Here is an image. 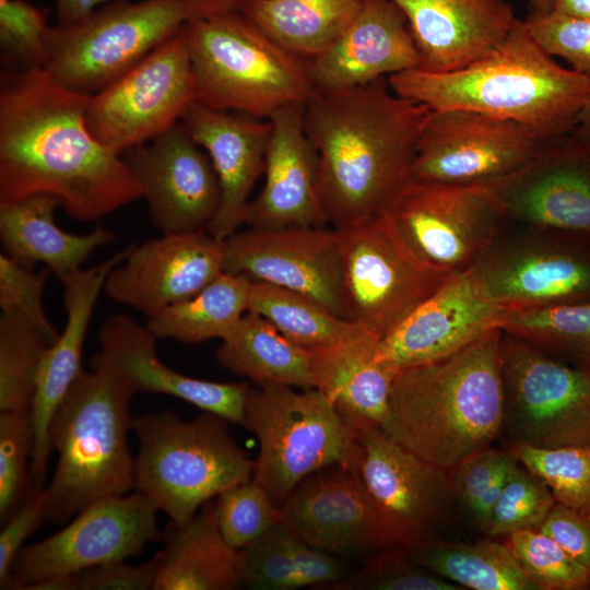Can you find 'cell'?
<instances>
[{
	"label": "cell",
	"instance_id": "cell-33",
	"mask_svg": "<svg viewBox=\"0 0 590 590\" xmlns=\"http://www.w3.org/2000/svg\"><path fill=\"white\" fill-rule=\"evenodd\" d=\"M215 357L223 368L257 386L315 388L309 350L252 311H247L222 339Z\"/></svg>",
	"mask_w": 590,
	"mask_h": 590
},
{
	"label": "cell",
	"instance_id": "cell-57",
	"mask_svg": "<svg viewBox=\"0 0 590 590\" xmlns=\"http://www.w3.org/2000/svg\"><path fill=\"white\" fill-rule=\"evenodd\" d=\"M190 19H204L238 11L244 0H180Z\"/></svg>",
	"mask_w": 590,
	"mask_h": 590
},
{
	"label": "cell",
	"instance_id": "cell-35",
	"mask_svg": "<svg viewBox=\"0 0 590 590\" xmlns=\"http://www.w3.org/2000/svg\"><path fill=\"white\" fill-rule=\"evenodd\" d=\"M408 548L418 564L463 589L540 590L506 543L453 542L433 534Z\"/></svg>",
	"mask_w": 590,
	"mask_h": 590
},
{
	"label": "cell",
	"instance_id": "cell-52",
	"mask_svg": "<svg viewBox=\"0 0 590 590\" xmlns=\"http://www.w3.org/2000/svg\"><path fill=\"white\" fill-rule=\"evenodd\" d=\"M507 456L504 448L488 447L469 456L449 471L455 500L471 512Z\"/></svg>",
	"mask_w": 590,
	"mask_h": 590
},
{
	"label": "cell",
	"instance_id": "cell-18",
	"mask_svg": "<svg viewBox=\"0 0 590 590\" xmlns=\"http://www.w3.org/2000/svg\"><path fill=\"white\" fill-rule=\"evenodd\" d=\"M357 470L393 544L434 534L455 500L446 471L390 439L380 427L357 437Z\"/></svg>",
	"mask_w": 590,
	"mask_h": 590
},
{
	"label": "cell",
	"instance_id": "cell-11",
	"mask_svg": "<svg viewBox=\"0 0 590 590\" xmlns=\"http://www.w3.org/2000/svg\"><path fill=\"white\" fill-rule=\"evenodd\" d=\"M469 272L506 311L590 302V235L507 221Z\"/></svg>",
	"mask_w": 590,
	"mask_h": 590
},
{
	"label": "cell",
	"instance_id": "cell-12",
	"mask_svg": "<svg viewBox=\"0 0 590 590\" xmlns=\"http://www.w3.org/2000/svg\"><path fill=\"white\" fill-rule=\"evenodd\" d=\"M502 384L505 445L590 447V368L504 332Z\"/></svg>",
	"mask_w": 590,
	"mask_h": 590
},
{
	"label": "cell",
	"instance_id": "cell-13",
	"mask_svg": "<svg viewBox=\"0 0 590 590\" xmlns=\"http://www.w3.org/2000/svg\"><path fill=\"white\" fill-rule=\"evenodd\" d=\"M197 103L182 27L111 85L90 96L85 121L92 135L121 155L179 122Z\"/></svg>",
	"mask_w": 590,
	"mask_h": 590
},
{
	"label": "cell",
	"instance_id": "cell-37",
	"mask_svg": "<svg viewBox=\"0 0 590 590\" xmlns=\"http://www.w3.org/2000/svg\"><path fill=\"white\" fill-rule=\"evenodd\" d=\"M248 311L262 316L287 339L306 349L364 331L306 295L261 281H251Z\"/></svg>",
	"mask_w": 590,
	"mask_h": 590
},
{
	"label": "cell",
	"instance_id": "cell-39",
	"mask_svg": "<svg viewBox=\"0 0 590 590\" xmlns=\"http://www.w3.org/2000/svg\"><path fill=\"white\" fill-rule=\"evenodd\" d=\"M52 342L14 312L0 317V412L31 411L44 356Z\"/></svg>",
	"mask_w": 590,
	"mask_h": 590
},
{
	"label": "cell",
	"instance_id": "cell-29",
	"mask_svg": "<svg viewBox=\"0 0 590 590\" xmlns=\"http://www.w3.org/2000/svg\"><path fill=\"white\" fill-rule=\"evenodd\" d=\"M404 14L418 69L449 72L491 52L517 17L506 0H391Z\"/></svg>",
	"mask_w": 590,
	"mask_h": 590
},
{
	"label": "cell",
	"instance_id": "cell-19",
	"mask_svg": "<svg viewBox=\"0 0 590 590\" xmlns=\"http://www.w3.org/2000/svg\"><path fill=\"white\" fill-rule=\"evenodd\" d=\"M223 272L300 293L344 318L343 270L333 229L235 232L224 240Z\"/></svg>",
	"mask_w": 590,
	"mask_h": 590
},
{
	"label": "cell",
	"instance_id": "cell-5",
	"mask_svg": "<svg viewBox=\"0 0 590 590\" xmlns=\"http://www.w3.org/2000/svg\"><path fill=\"white\" fill-rule=\"evenodd\" d=\"M133 393L123 379L97 365L73 380L49 426L57 462L44 487V522L62 524L94 502L133 489Z\"/></svg>",
	"mask_w": 590,
	"mask_h": 590
},
{
	"label": "cell",
	"instance_id": "cell-25",
	"mask_svg": "<svg viewBox=\"0 0 590 590\" xmlns=\"http://www.w3.org/2000/svg\"><path fill=\"white\" fill-rule=\"evenodd\" d=\"M304 104H291L270 118L264 184L250 201L244 224L255 229L323 227L329 224L318 189L315 150L306 134Z\"/></svg>",
	"mask_w": 590,
	"mask_h": 590
},
{
	"label": "cell",
	"instance_id": "cell-45",
	"mask_svg": "<svg viewBox=\"0 0 590 590\" xmlns=\"http://www.w3.org/2000/svg\"><path fill=\"white\" fill-rule=\"evenodd\" d=\"M31 411L0 412V521L3 523L35 488L28 473L33 450Z\"/></svg>",
	"mask_w": 590,
	"mask_h": 590
},
{
	"label": "cell",
	"instance_id": "cell-42",
	"mask_svg": "<svg viewBox=\"0 0 590 590\" xmlns=\"http://www.w3.org/2000/svg\"><path fill=\"white\" fill-rule=\"evenodd\" d=\"M330 590H464L418 564L409 548L391 544Z\"/></svg>",
	"mask_w": 590,
	"mask_h": 590
},
{
	"label": "cell",
	"instance_id": "cell-28",
	"mask_svg": "<svg viewBox=\"0 0 590 590\" xmlns=\"http://www.w3.org/2000/svg\"><path fill=\"white\" fill-rule=\"evenodd\" d=\"M127 255V248L105 261L79 269L63 276L64 329L47 350L40 365L36 392L31 408L33 450L31 475L35 488H43L49 457V426L54 413L81 369V357L93 308L108 273Z\"/></svg>",
	"mask_w": 590,
	"mask_h": 590
},
{
	"label": "cell",
	"instance_id": "cell-22",
	"mask_svg": "<svg viewBox=\"0 0 590 590\" xmlns=\"http://www.w3.org/2000/svg\"><path fill=\"white\" fill-rule=\"evenodd\" d=\"M224 240L206 229L164 234L129 246L107 275L104 290L114 302L149 319L186 300L223 272Z\"/></svg>",
	"mask_w": 590,
	"mask_h": 590
},
{
	"label": "cell",
	"instance_id": "cell-17",
	"mask_svg": "<svg viewBox=\"0 0 590 590\" xmlns=\"http://www.w3.org/2000/svg\"><path fill=\"white\" fill-rule=\"evenodd\" d=\"M121 156L163 234L206 229L221 204V186L208 153L181 121Z\"/></svg>",
	"mask_w": 590,
	"mask_h": 590
},
{
	"label": "cell",
	"instance_id": "cell-8",
	"mask_svg": "<svg viewBox=\"0 0 590 590\" xmlns=\"http://www.w3.org/2000/svg\"><path fill=\"white\" fill-rule=\"evenodd\" d=\"M243 427L259 442L252 479L280 508L314 472L333 464L357 467L356 436L317 388L250 386Z\"/></svg>",
	"mask_w": 590,
	"mask_h": 590
},
{
	"label": "cell",
	"instance_id": "cell-14",
	"mask_svg": "<svg viewBox=\"0 0 590 590\" xmlns=\"http://www.w3.org/2000/svg\"><path fill=\"white\" fill-rule=\"evenodd\" d=\"M386 212L409 249L448 275L469 271L507 222L486 186L410 180Z\"/></svg>",
	"mask_w": 590,
	"mask_h": 590
},
{
	"label": "cell",
	"instance_id": "cell-4",
	"mask_svg": "<svg viewBox=\"0 0 590 590\" xmlns=\"http://www.w3.org/2000/svg\"><path fill=\"white\" fill-rule=\"evenodd\" d=\"M392 92L430 110L465 109L515 121L544 140L570 132L590 102V79L559 66L517 19L491 52L464 68L388 76Z\"/></svg>",
	"mask_w": 590,
	"mask_h": 590
},
{
	"label": "cell",
	"instance_id": "cell-43",
	"mask_svg": "<svg viewBox=\"0 0 590 590\" xmlns=\"http://www.w3.org/2000/svg\"><path fill=\"white\" fill-rule=\"evenodd\" d=\"M215 498L219 528L235 550L246 547L282 522V508L253 479L225 489Z\"/></svg>",
	"mask_w": 590,
	"mask_h": 590
},
{
	"label": "cell",
	"instance_id": "cell-44",
	"mask_svg": "<svg viewBox=\"0 0 590 590\" xmlns=\"http://www.w3.org/2000/svg\"><path fill=\"white\" fill-rule=\"evenodd\" d=\"M555 503L547 484L517 462L509 472L485 533L508 536L516 531L536 530Z\"/></svg>",
	"mask_w": 590,
	"mask_h": 590
},
{
	"label": "cell",
	"instance_id": "cell-26",
	"mask_svg": "<svg viewBox=\"0 0 590 590\" xmlns=\"http://www.w3.org/2000/svg\"><path fill=\"white\" fill-rule=\"evenodd\" d=\"M208 153L221 186V204L206 231L225 240L244 224L250 193L263 174L271 134L269 119L194 103L180 120Z\"/></svg>",
	"mask_w": 590,
	"mask_h": 590
},
{
	"label": "cell",
	"instance_id": "cell-34",
	"mask_svg": "<svg viewBox=\"0 0 590 590\" xmlns=\"http://www.w3.org/2000/svg\"><path fill=\"white\" fill-rule=\"evenodd\" d=\"M362 3L363 0H244L238 11L280 47L311 59L344 33Z\"/></svg>",
	"mask_w": 590,
	"mask_h": 590
},
{
	"label": "cell",
	"instance_id": "cell-6",
	"mask_svg": "<svg viewBox=\"0 0 590 590\" xmlns=\"http://www.w3.org/2000/svg\"><path fill=\"white\" fill-rule=\"evenodd\" d=\"M182 32L201 105L269 119L317 93L308 59L280 47L239 11L190 19Z\"/></svg>",
	"mask_w": 590,
	"mask_h": 590
},
{
	"label": "cell",
	"instance_id": "cell-55",
	"mask_svg": "<svg viewBox=\"0 0 590 590\" xmlns=\"http://www.w3.org/2000/svg\"><path fill=\"white\" fill-rule=\"evenodd\" d=\"M517 459L510 452H508L507 458L496 472L495 476L492 480V483L480 497L475 507L470 512L475 520L477 527L484 532L487 528L491 515L499 498L509 472L517 464Z\"/></svg>",
	"mask_w": 590,
	"mask_h": 590
},
{
	"label": "cell",
	"instance_id": "cell-30",
	"mask_svg": "<svg viewBox=\"0 0 590 590\" xmlns=\"http://www.w3.org/2000/svg\"><path fill=\"white\" fill-rule=\"evenodd\" d=\"M379 339L363 331L309 350L315 388L356 438L381 426L398 370L380 358Z\"/></svg>",
	"mask_w": 590,
	"mask_h": 590
},
{
	"label": "cell",
	"instance_id": "cell-38",
	"mask_svg": "<svg viewBox=\"0 0 590 590\" xmlns=\"http://www.w3.org/2000/svg\"><path fill=\"white\" fill-rule=\"evenodd\" d=\"M499 328L558 361L590 368V302L507 310Z\"/></svg>",
	"mask_w": 590,
	"mask_h": 590
},
{
	"label": "cell",
	"instance_id": "cell-60",
	"mask_svg": "<svg viewBox=\"0 0 590 590\" xmlns=\"http://www.w3.org/2000/svg\"><path fill=\"white\" fill-rule=\"evenodd\" d=\"M555 0H529L532 12L551 11Z\"/></svg>",
	"mask_w": 590,
	"mask_h": 590
},
{
	"label": "cell",
	"instance_id": "cell-3",
	"mask_svg": "<svg viewBox=\"0 0 590 590\" xmlns=\"http://www.w3.org/2000/svg\"><path fill=\"white\" fill-rule=\"evenodd\" d=\"M503 330L463 350L400 370L380 429L428 462L451 471L499 438Z\"/></svg>",
	"mask_w": 590,
	"mask_h": 590
},
{
	"label": "cell",
	"instance_id": "cell-1",
	"mask_svg": "<svg viewBox=\"0 0 590 590\" xmlns=\"http://www.w3.org/2000/svg\"><path fill=\"white\" fill-rule=\"evenodd\" d=\"M88 95L43 68L5 69L0 80V202L51 194L82 222L142 198L122 156L90 132Z\"/></svg>",
	"mask_w": 590,
	"mask_h": 590
},
{
	"label": "cell",
	"instance_id": "cell-9",
	"mask_svg": "<svg viewBox=\"0 0 590 590\" xmlns=\"http://www.w3.org/2000/svg\"><path fill=\"white\" fill-rule=\"evenodd\" d=\"M190 20L180 0H117L67 25L50 26L43 69L92 96L123 76Z\"/></svg>",
	"mask_w": 590,
	"mask_h": 590
},
{
	"label": "cell",
	"instance_id": "cell-27",
	"mask_svg": "<svg viewBox=\"0 0 590 590\" xmlns=\"http://www.w3.org/2000/svg\"><path fill=\"white\" fill-rule=\"evenodd\" d=\"M317 92L362 86L418 67L406 19L391 0H363L344 33L308 59Z\"/></svg>",
	"mask_w": 590,
	"mask_h": 590
},
{
	"label": "cell",
	"instance_id": "cell-23",
	"mask_svg": "<svg viewBox=\"0 0 590 590\" xmlns=\"http://www.w3.org/2000/svg\"><path fill=\"white\" fill-rule=\"evenodd\" d=\"M505 312L469 271L453 274L379 341L378 353L398 371L433 363L499 328Z\"/></svg>",
	"mask_w": 590,
	"mask_h": 590
},
{
	"label": "cell",
	"instance_id": "cell-21",
	"mask_svg": "<svg viewBox=\"0 0 590 590\" xmlns=\"http://www.w3.org/2000/svg\"><path fill=\"white\" fill-rule=\"evenodd\" d=\"M282 523L296 539L333 555L393 544L357 467L333 464L303 480L282 506Z\"/></svg>",
	"mask_w": 590,
	"mask_h": 590
},
{
	"label": "cell",
	"instance_id": "cell-58",
	"mask_svg": "<svg viewBox=\"0 0 590 590\" xmlns=\"http://www.w3.org/2000/svg\"><path fill=\"white\" fill-rule=\"evenodd\" d=\"M551 11L590 20V0H555Z\"/></svg>",
	"mask_w": 590,
	"mask_h": 590
},
{
	"label": "cell",
	"instance_id": "cell-32",
	"mask_svg": "<svg viewBox=\"0 0 590 590\" xmlns=\"http://www.w3.org/2000/svg\"><path fill=\"white\" fill-rule=\"evenodd\" d=\"M154 590H231L241 586L238 550L219 528L214 500L185 524L170 523Z\"/></svg>",
	"mask_w": 590,
	"mask_h": 590
},
{
	"label": "cell",
	"instance_id": "cell-49",
	"mask_svg": "<svg viewBox=\"0 0 590 590\" xmlns=\"http://www.w3.org/2000/svg\"><path fill=\"white\" fill-rule=\"evenodd\" d=\"M51 271L46 268L33 273L5 253L0 255V307L25 318L52 343L59 332L47 318L43 307V291Z\"/></svg>",
	"mask_w": 590,
	"mask_h": 590
},
{
	"label": "cell",
	"instance_id": "cell-24",
	"mask_svg": "<svg viewBox=\"0 0 590 590\" xmlns=\"http://www.w3.org/2000/svg\"><path fill=\"white\" fill-rule=\"evenodd\" d=\"M101 351L90 365L102 366L142 393L167 394L184 400L203 412L244 425L250 385L217 382L193 378L164 364L156 352L157 338L148 326L130 316L116 314L99 328Z\"/></svg>",
	"mask_w": 590,
	"mask_h": 590
},
{
	"label": "cell",
	"instance_id": "cell-31",
	"mask_svg": "<svg viewBox=\"0 0 590 590\" xmlns=\"http://www.w3.org/2000/svg\"><path fill=\"white\" fill-rule=\"evenodd\" d=\"M57 208L60 200L45 193L0 202V238L10 258L30 269L43 262L61 280L81 269L95 249L110 244L115 234L101 226L85 235L64 232L54 220Z\"/></svg>",
	"mask_w": 590,
	"mask_h": 590
},
{
	"label": "cell",
	"instance_id": "cell-41",
	"mask_svg": "<svg viewBox=\"0 0 590 590\" xmlns=\"http://www.w3.org/2000/svg\"><path fill=\"white\" fill-rule=\"evenodd\" d=\"M506 544L540 590L590 589V571L540 530L516 531Z\"/></svg>",
	"mask_w": 590,
	"mask_h": 590
},
{
	"label": "cell",
	"instance_id": "cell-15",
	"mask_svg": "<svg viewBox=\"0 0 590 590\" xmlns=\"http://www.w3.org/2000/svg\"><path fill=\"white\" fill-rule=\"evenodd\" d=\"M546 141L511 120L465 109L430 110L410 180L487 186L528 164Z\"/></svg>",
	"mask_w": 590,
	"mask_h": 590
},
{
	"label": "cell",
	"instance_id": "cell-36",
	"mask_svg": "<svg viewBox=\"0 0 590 590\" xmlns=\"http://www.w3.org/2000/svg\"><path fill=\"white\" fill-rule=\"evenodd\" d=\"M251 280L222 272L194 296L176 303L149 319L157 339L196 344L223 339L248 311Z\"/></svg>",
	"mask_w": 590,
	"mask_h": 590
},
{
	"label": "cell",
	"instance_id": "cell-46",
	"mask_svg": "<svg viewBox=\"0 0 590 590\" xmlns=\"http://www.w3.org/2000/svg\"><path fill=\"white\" fill-rule=\"evenodd\" d=\"M45 13L26 0H0V47L5 69L43 68L49 30Z\"/></svg>",
	"mask_w": 590,
	"mask_h": 590
},
{
	"label": "cell",
	"instance_id": "cell-47",
	"mask_svg": "<svg viewBox=\"0 0 590 590\" xmlns=\"http://www.w3.org/2000/svg\"><path fill=\"white\" fill-rule=\"evenodd\" d=\"M238 564L241 586L255 590L300 588L290 533L282 522L239 550Z\"/></svg>",
	"mask_w": 590,
	"mask_h": 590
},
{
	"label": "cell",
	"instance_id": "cell-56",
	"mask_svg": "<svg viewBox=\"0 0 590 590\" xmlns=\"http://www.w3.org/2000/svg\"><path fill=\"white\" fill-rule=\"evenodd\" d=\"M117 0H55L57 24L74 23L97 8Z\"/></svg>",
	"mask_w": 590,
	"mask_h": 590
},
{
	"label": "cell",
	"instance_id": "cell-53",
	"mask_svg": "<svg viewBox=\"0 0 590 590\" xmlns=\"http://www.w3.org/2000/svg\"><path fill=\"white\" fill-rule=\"evenodd\" d=\"M590 571V514L555 503L536 529Z\"/></svg>",
	"mask_w": 590,
	"mask_h": 590
},
{
	"label": "cell",
	"instance_id": "cell-10",
	"mask_svg": "<svg viewBox=\"0 0 590 590\" xmlns=\"http://www.w3.org/2000/svg\"><path fill=\"white\" fill-rule=\"evenodd\" d=\"M333 231L343 270L344 319L379 340L450 276L409 249L386 211Z\"/></svg>",
	"mask_w": 590,
	"mask_h": 590
},
{
	"label": "cell",
	"instance_id": "cell-59",
	"mask_svg": "<svg viewBox=\"0 0 590 590\" xmlns=\"http://www.w3.org/2000/svg\"><path fill=\"white\" fill-rule=\"evenodd\" d=\"M570 132L582 140L590 141V102L580 111L577 122Z\"/></svg>",
	"mask_w": 590,
	"mask_h": 590
},
{
	"label": "cell",
	"instance_id": "cell-51",
	"mask_svg": "<svg viewBox=\"0 0 590 590\" xmlns=\"http://www.w3.org/2000/svg\"><path fill=\"white\" fill-rule=\"evenodd\" d=\"M45 489L34 488L2 523L0 532V589L12 588L11 568L25 540L44 522Z\"/></svg>",
	"mask_w": 590,
	"mask_h": 590
},
{
	"label": "cell",
	"instance_id": "cell-50",
	"mask_svg": "<svg viewBox=\"0 0 590 590\" xmlns=\"http://www.w3.org/2000/svg\"><path fill=\"white\" fill-rule=\"evenodd\" d=\"M161 553L140 565L110 562L43 580L31 590H154Z\"/></svg>",
	"mask_w": 590,
	"mask_h": 590
},
{
	"label": "cell",
	"instance_id": "cell-16",
	"mask_svg": "<svg viewBox=\"0 0 590 590\" xmlns=\"http://www.w3.org/2000/svg\"><path fill=\"white\" fill-rule=\"evenodd\" d=\"M155 506L133 491L92 503L52 535L23 546L12 568V588L140 554L160 538Z\"/></svg>",
	"mask_w": 590,
	"mask_h": 590
},
{
	"label": "cell",
	"instance_id": "cell-7",
	"mask_svg": "<svg viewBox=\"0 0 590 590\" xmlns=\"http://www.w3.org/2000/svg\"><path fill=\"white\" fill-rule=\"evenodd\" d=\"M227 422L210 412L191 420L173 411L132 417L139 440L133 491L173 523L185 524L205 503L251 480L255 460L233 438Z\"/></svg>",
	"mask_w": 590,
	"mask_h": 590
},
{
	"label": "cell",
	"instance_id": "cell-20",
	"mask_svg": "<svg viewBox=\"0 0 590 590\" xmlns=\"http://www.w3.org/2000/svg\"><path fill=\"white\" fill-rule=\"evenodd\" d=\"M486 187L508 222L590 235V141L571 132Z\"/></svg>",
	"mask_w": 590,
	"mask_h": 590
},
{
	"label": "cell",
	"instance_id": "cell-48",
	"mask_svg": "<svg viewBox=\"0 0 590 590\" xmlns=\"http://www.w3.org/2000/svg\"><path fill=\"white\" fill-rule=\"evenodd\" d=\"M524 26L550 56L564 59L570 69L590 79V20L555 11L531 12Z\"/></svg>",
	"mask_w": 590,
	"mask_h": 590
},
{
	"label": "cell",
	"instance_id": "cell-2",
	"mask_svg": "<svg viewBox=\"0 0 590 590\" xmlns=\"http://www.w3.org/2000/svg\"><path fill=\"white\" fill-rule=\"evenodd\" d=\"M429 111L394 94L388 78L317 92L304 104V128L317 156L319 196L333 228L390 208L410 181Z\"/></svg>",
	"mask_w": 590,
	"mask_h": 590
},
{
	"label": "cell",
	"instance_id": "cell-54",
	"mask_svg": "<svg viewBox=\"0 0 590 590\" xmlns=\"http://www.w3.org/2000/svg\"><path fill=\"white\" fill-rule=\"evenodd\" d=\"M290 548L296 565L300 588L327 587L329 589L345 576L344 566L333 554L315 548L291 533Z\"/></svg>",
	"mask_w": 590,
	"mask_h": 590
},
{
	"label": "cell",
	"instance_id": "cell-40",
	"mask_svg": "<svg viewBox=\"0 0 590 590\" xmlns=\"http://www.w3.org/2000/svg\"><path fill=\"white\" fill-rule=\"evenodd\" d=\"M504 448L547 484L556 503L590 514V447Z\"/></svg>",
	"mask_w": 590,
	"mask_h": 590
}]
</instances>
